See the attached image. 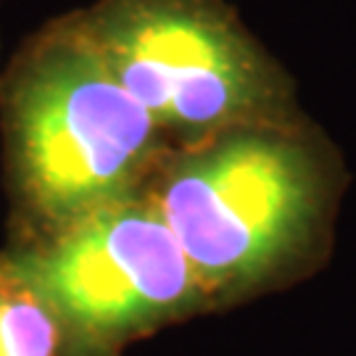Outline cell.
Returning a JSON list of instances; mask_svg holds the SVG:
<instances>
[{"instance_id":"3957f363","label":"cell","mask_w":356,"mask_h":356,"mask_svg":"<svg viewBox=\"0 0 356 356\" xmlns=\"http://www.w3.org/2000/svg\"><path fill=\"white\" fill-rule=\"evenodd\" d=\"M145 198L209 296L254 285L298 248L319 182L304 148L243 132L172 164Z\"/></svg>"},{"instance_id":"5b68a950","label":"cell","mask_w":356,"mask_h":356,"mask_svg":"<svg viewBox=\"0 0 356 356\" xmlns=\"http://www.w3.org/2000/svg\"><path fill=\"white\" fill-rule=\"evenodd\" d=\"M0 356H64L58 319L8 251L0 254Z\"/></svg>"},{"instance_id":"277c9868","label":"cell","mask_w":356,"mask_h":356,"mask_svg":"<svg viewBox=\"0 0 356 356\" xmlns=\"http://www.w3.org/2000/svg\"><path fill=\"white\" fill-rule=\"evenodd\" d=\"M74 24L159 129L204 135L275 108L269 66L206 0H101Z\"/></svg>"},{"instance_id":"6da1fadb","label":"cell","mask_w":356,"mask_h":356,"mask_svg":"<svg viewBox=\"0 0 356 356\" xmlns=\"http://www.w3.org/2000/svg\"><path fill=\"white\" fill-rule=\"evenodd\" d=\"M6 161L26 241L140 191L159 124L106 69L74 19L40 35L0 79Z\"/></svg>"},{"instance_id":"7a4b0ae2","label":"cell","mask_w":356,"mask_h":356,"mask_svg":"<svg viewBox=\"0 0 356 356\" xmlns=\"http://www.w3.org/2000/svg\"><path fill=\"white\" fill-rule=\"evenodd\" d=\"M61 327L64 356H122L132 341L191 314L206 291L140 191L64 229L8 248Z\"/></svg>"}]
</instances>
